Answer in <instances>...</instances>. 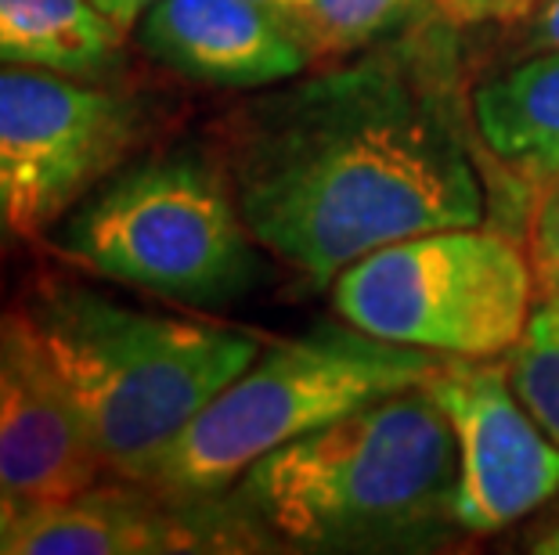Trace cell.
<instances>
[{
    "label": "cell",
    "instance_id": "7a4b0ae2",
    "mask_svg": "<svg viewBox=\"0 0 559 555\" xmlns=\"http://www.w3.org/2000/svg\"><path fill=\"white\" fill-rule=\"evenodd\" d=\"M235 505L296 548L419 545L455 527L459 447L426 386L350 408L242 472Z\"/></svg>",
    "mask_w": 559,
    "mask_h": 555
},
{
    "label": "cell",
    "instance_id": "5b68a950",
    "mask_svg": "<svg viewBox=\"0 0 559 555\" xmlns=\"http://www.w3.org/2000/svg\"><path fill=\"white\" fill-rule=\"evenodd\" d=\"M437 353L397 347L354 325L271 342L166 447L145 480L170 498H217L282 444L397 389L423 386Z\"/></svg>",
    "mask_w": 559,
    "mask_h": 555
},
{
    "label": "cell",
    "instance_id": "5bb4252c",
    "mask_svg": "<svg viewBox=\"0 0 559 555\" xmlns=\"http://www.w3.org/2000/svg\"><path fill=\"white\" fill-rule=\"evenodd\" d=\"M430 0H267L311 62L368 51L390 40Z\"/></svg>",
    "mask_w": 559,
    "mask_h": 555
},
{
    "label": "cell",
    "instance_id": "52a82bcc",
    "mask_svg": "<svg viewBox=\"0 0 559 555\" xmlns=\"http://www.w3.org/2000/svg\"><path fill=\"white\" fill-rule=\"evenodd\" d=\"M145 130V105L123 91L0 65V242L51 231L123 167Z\"/></svg>",
    "mask_w": 559,
    "mask_h": 555
},
{
    "label": "cell",
    "instance_id": "8fae6325",
    "mask_svg": "<svg viewBox=\"0 0 559 555\" xmlns=\"http://www.w3.org/2000/svg\"><path fill=\"white\" fill-rule=\"evenodd\" d=\"M134 33L148 58L210 87H275L311 65L260 0H156L134 22Z\"/></svg>",
    "mask_w": 559,
    "mask_h": 555
},
{
    "label": "cell",
    "instance_id": "277c9868",
    "mask_svg": "<svg viewBox=\"0 0 559 555\" xmlns=\"http://www.w3.org/2000/svg\"><path fill=\"white\" fill-rule=\"evenodd\" d=\"M58 250L123 286L221 306L257 286L264 245L246 228L224 162L177 148L102 181L66 217Z\"/></svg>",
    "mask_w": 559,
    "mask_h": 555
},
{
    "label": "cell",
    "instance_id": "ba28073f",
    "mask_svg": "<svg viewBox=\"0 0 559 555\" xmlns=\"http://www.w3.org/2000/svg\"><path fill=\"white\" fill-rule=\"evenodd\" d=\"M451 422L459 447L455 527L498 534L559 494V444L509 383V369L440 358L423 383Z\"/></svg>",
    "mask_w": 559,
    "mask_h": 555
},
{
    "label": "cell",
    "instance_id": "7c38bea8",
    "mask_svg": "<svg viewBox=\"0 0 559 555\" xmlns=\"http://www.w3.org/2000/svg\"><path fill=\"white\" fill-rule=\"evenodd\" d=\"M123 33L94 0H0V65L105 80L123 65Z\"/></svg>",
    "mask_w": 559,
    "mask_h": 555
},
{
    "label": "cell",
    "instance_id": "3957f363",
    "mask_svg": "<svg viewBox=\"0 0 559 555\" xmlns=\"http://www.w3.org/2000/svg\"><path fill=\"white\" fill-rule=\"evenodd\" d=\"M19 311L105 472L130 483H145L188 422L264 350L246 328L138 311L73 281H44Z\"/></svg>",
    "mask_w": 559,
    "mask_h": 555
},
{
    "label": "cell",
    "instance_id": "7402d4cb",
    "mask_svg": "<svg viewBox=\"0 0 559 555\" xmlns=\"http://www.w3.org/2000/svg\"><path fill=\"white\" fill-rule=\"evenodd\" d=\"M260 4H267V0H260Z\"/></svg>",
    "mask_w": 559,
    "mask_h": 555
},
{
    "label": "cell",
    "instance_id": "ffe728a7",
    "mask_svg": "<svg viewBox=\"0 0 559 555\" xmlns=\"http://www.w3.org/2000/svg\"><path fill=\"white\" fill-rule=\"evenodd\" d=\"M29 505L26 502H19L15 494H8V491H0V541H4V534L11 527H15V519L26 512Z\"/></svg>",
    "mask_w": 559,
    "mask_h": 555
},
{
    "label": "cell",
    "instance_id": "9a60e30c",
    "mask_svg": "<svg viewBox=\"0 0 559 555\" xmlns=\"http://www.w3.org/2000/svg\"><path fill=\"white\" fill-rule=\"evenodd\" d=\"M509 383L559 444V297H545L523 339L509 350Z\"/></svg>",
    "mask_w": 559,
    "mask_h": 555
},
{
    "label": "cell",
    "instance_id": "30bf717a",
    "mask_svg": "<svg viewBox=\"0 0 559 555\" xmlns=\"http://www.w3.org/2000/svg\"><path fill=\"white\" fill-rule=\"evenodd\" d=\"M105 472L62 379L22 311L0 314V491L62 502Z\"/></svg>",
    "mask_w": 559,
    "mask_h": 555
},
{
    "label": "cell",
    "instance_id": "8992f818",
    "mask_svg": "<svg viewBox=\"0 0 559 555\" xmlns=\"http://www.w3.org/2000/svg\"><path fill=\"white\" fill-rule=\"evenodd\" d=\"M527 250L502 231L440 228L390 242L332 278V303L361 333L437 358H502L534 314Z\"/></svg>",
    "mask_w": 559,
    "mask_h": 555
},
{
    "label": "cell",
    "instance_id": "e0dca14e",
    "mask_svg": "<svg viewBox=\"0 0 559 555\" xmlns=\"http://www.w3.org/2000/svg\"><path fill=\"white\" fill-rule=\"evenodd\" d=\"M549 0H430L448 26H484V22H520L538 11Z\"/></svg>",
    "mask_w": 559,
    "mask_h": 555
},
{
    "label": "cell",
    "instance_id": "2e32d148",
    "mask_svg": "<svg viewBox=\"0 0 559 555\" xmlns=\"http://www.w3.org/2000/svg\"><path fill=\"white\" fill-rule=\"evenodd\" d=\"M527 256L542 297H559V167L531 181Z\"/></svg>",
    "mask_w": 559,
    "mask_h": 555
},
{
    "label": "cell",
    "instance_id": "d6986e66",
    "mask_svg": "<svg viewBox=\"0 0 559 555\" xmlns=\"http://www.w3.org/2000/svg\"><path fill=\"white\" fill-rule=\"evenodd\" d=\"M534 40L542 47H559V0H549V4L534 15Z\"/></svg>",
    "mask_w": 559,
    "mask_h": 555
},
{
    "label": "cell",
    "instance_id": "6da1fadb",
    "mask_svg": "<svg viewBox=\"0 0 559 555\" xmlns=\"http://www.w3.org/2000/svg\"><path fill=\"white\" fill-rule=\"evenodd\" d=\"M221 162L253 239L314 281L390 242L484 220L448 76L412 40L246 105Z\"/></svg>",
    "mask_w": 559,
    "mask_h": 555
},
{
    "label": "cell",
    "instance_id": "44dd1931",
    "mask_svg": "<svg viewBox=\"0 0 559 555\" xmlns=\"http://www.w3.org/2000/svg\"><path fill=\"white\" fill-rule=\"evenodd\" d=\"M538 555H559V519L552 527H545L538 538H534V545H531Z\"/></svg>",
    "mask_w": 559,
    "mask_h": 555
},
{
    "label": "cell",
    "instance_id": "ac0fdd59",
    "mask_svg": "<svg viewBox=\"0 0 559 555\" xmlns=\"http://www.w3.org/2000/svg\"><path fill=\"white\" fill-rule=\"evenodd\" d=\"M94 4H98L105 15H112L116 22H120V26L130 29L152 4H156V0H94Z\"/></svg>",
    "mask_w": 559,
    "mask_h": 555
},
{
    "label": "cell",
    "instance_id": "9c48e42d",
    "mask_svg": "<svg viewBox=\"0 0 559 555\" xmlns=\"http://www.w3.org/2000/svg\"><path fill=\"white\" fill-rule=\"evenodd\" d=\"M257 530L210 516V498H170L148 483L87 487L29 505L0 541V555H166L253 548Z\"/></svg>",
    "mask_w": 559,
    "mask_h": 555
},
{
    "label": "cell",
    "instance_id": "4fadbf2b",
    "mask_svg": "<svg viewBox=\"0 0 559 555\" xmlns=\"http://www.w3.org/2000/svg\"><path fill=\"white\" fill-rule=\"evenodd\" d=\"M473 126L498 162L534 177L559 167V47L473 91Z\"/></svg>",
    "mask_w": 559,
    "mask_h": 555
}]
</instances>
